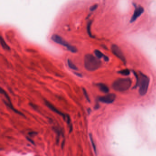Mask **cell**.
I'll list each match as a JSON object with an SVG mask.
<instances>
[{
    "label": "cell",
    "mask_w": 156,
    "mask_h": 156,
    "mask_svg": "<svg viewBox=\"0 0 156 156\" xmlns=\"http://www.w3.org/2000/svg\"><path fill=\"white\" fill-rule=\"evenodd\" d=\"M98 5H97V4H94V5H92V6H91V7H90V10L91 11H92H92H95L97 8H98Z\"/></svg>",
    "instance_id": "obj_18"
},
{
    "label": "cell",
    "mask_w": 156,
    "mask_h": 156,
    "mask_svg": "<svg viewBox=\"0 0 156 156\" xmlns=\"http://www.w3.org/2000/svg\"><path fill=\"white\" fill-rule=\"evenodd\" d=\"M132 84L130 78H118L112 83V87L115 91L118 92H123L130 89Z\"/></svg>",
    "instance_id": "obj_2"
},
{
    "label": "cell",
    "mask_w": 156,
    "mask_h": 156,
    "mask_svg": "<svg viewBox=\"0 0 156 156\" xmlns=\"http://www.w3.org/2000/svg\"><path fill=\"white\" fill-rule=\"evenodd\" d=\"M67 64L68 66L71 69L75 71H77L78 70V67L76 66V65L72 62L71 60H70V59H68L67 60Z\"/></svg>",
    "instance_id": "obj_12"
},
{
    "label": "cell",
    "mask_w": 156,
    "mask_h": 156,
    "mask_svg": "<svg viewBox=\"0 0 156 156\" xmlns=\"http://www.w3.org/2000/svg\"><path fill=\"white\" fill-rule=\"evenodd\" d=\"M89 137H90V141H91V144L92 145V147L93 148V150L94 151V152L95 153V154L96 155H97V148H96V147L95 145V144L94 142L93 138H92V135L91 134H89Z\"/></svg>",
    "instance_id": "obj_14"
},
{
    "label": "cell",
    "mask_w": 156,
    "mask_h": 156,
    "mask_svg": "<svg viewBox=\"0 0 156 156\" xmlns=\"http://www.w3.org/2000/svg\"><path fill=\"white\" fill-rule=\"evenodd\" d=\"M113 54L117 58L119 59L124 64L126 63V60L121 49L117 45H112L111 47Z\"/></svg>",
    "instance_id": "obj_6"
},
{
    "label": "cell",
    "mask_w": 156,
    "mask_h": 156,
    "mask_svg": "<svg viewBox=\"0 0 156 156\" xmlns=\"http://www.w3.org/2000/svg\"><path fill=\"white\" fill-rule=\"evenodd\" d=\"M74 74H75L78 77H80V78H82V77H83L82 75L81 74H80V73H78V72H75Z\"/></svg>",
    "instance_id": "obj_20"
},
{
    "label": "cell",
    "mask_w": 156,
    "mask_h": 156,
    "mask_svg": "<svg viewBox=\"0 0 156 156\" xmlns=\"http://www.w3.org/2000/svg\"><path fill=\"white\" fill-rule=\"evenodd\" d=\"M137 85L139 86V93L143 96L147 92L150 83V79L147 75L142 73H140V77L137 76Z\"/></svg>",
    "instance_id": "obj_3"
},
{
    "label": "cell",
    "mask_w": 156,
    "mask_h": 156,
    "mask_svg": "<svg viewBox=\"0 0 156 156\" xmlns=\"http://www.w3.org/2000/svg\"><path fill=\"white\" fill-rule=\"evenodd\" d=\"M144 12V9L143 7H138L135 11L131 18L130 22L133 23L135 22L138 18H139L143 14Z\"/></svg>",
    "instance_id": "obj_8"
},
{
    "label": "cell",
    "mask_w": 156,
    "mask_h": 156,
    "mask_svg": "<svg viewBox=\"0 0 156 156\" xmlns=\"http://www.w3.org/2000/svg\"><path fill=\"white\" fill-rule=\"evenodd\" d=\"M91 109H90V108H89L88 110H87V113H88V115H89L90 114V113H91Z\"/></svg>",
    "instance_id": "obj_22"
},
{
    "label": "cell",
    "mask_w": 156,
    "mask_h": 156,
    "mask_svg": "<svg viewBox=\"0 0 156 156\" xmlns=\"http://www.w3.org/2000/svg\"><path fill=\"white\" fill-rule=\"evenodd\" d=\"M0 45L3 48V49L7 50H10V48L9 46H8L6 43L5 40L2 38V36L0 37Z\"/></svg>",
    "instance_id": "obj_11"
},
{
    "label": "cell",
    "mask_w": 156,
    "mask_h": 156,
    "mask_svg": "<svg viewBox=\"0 0 156 156\" xmlns=\"http://www.w3.org/2000/svg\"><path fill=\"white\" fill-rule=\"evenodd\" d=\"M119 73L124 76H128L130 74V71L128 69H124L119 72Z\"/></svg>",
    "instance_id": "obj_15"
},
{
    "label": "cell",
    "mask_w": 156,
    "mask_h": 156,
    "mask_svg": "<svg viewBox=\"0 0 156 156\" xmlns=\"http://www.w3.org/2000/svg\"><path fill=\"white\" fill-rule=\"evenodd\" d=\"M28 134L29 136H31V137H33L35 135H36L37 134V133L36 132H34V131H32V132H30L29 133H28Z\"/></svg>",
    "instance_id": "obj_19"
},
{
    "label": "cell",
    "mask_w": 156,
    "mask_h": 156,
    "mask_svg": "<svg viewBox=\"0 0 156 156\" xmlns=\"http://www.w3.org/2000/svg\"><path fill=\"white\" fill-rule=\"evenodd\" d=\"M27 140H28L29 142H30L31 143H32V144H33V145H34V142H33V141L32 140H31L30 138H28V137H27Z\"/></svg>",
    "instance_id": "obj_21"
},
{
    "label": "cell",
    "mask_w": 156,
    "mask_h": 156,
    "mask_svg": "<svg viewBox=\"0 0 156 156\" xmlns=\"http://www.w3.org/2000/svg\"><path fill=\"white\" fill-rule=\"evenodd\" d=\"M3 102L5 103V104H6L7 107H8L11 110H12L15 113H16L17 114H18V115H19L22 116H24V115L22 112H20L19 111L16 110L13 107V104H12V103L11 102H7V101L6 102L5 101H4Z\"/></svg>",
    "instance_id": "obj_10"
},
{
    "label": "cell",
    "mask_w": 156,
    "mask_h": 156,
    "mask_svg": "<svg viewBox=\"0 0 156 156\" xmlns=\"http://www.w3.org/2000/svg\"><path fill=\"white\" fill-rule=\"evenodd\" d=\"M98 87L99 88V90L101 91L102 92L107 94L108 93L110 92V89L109 87L106 85L102 83H99L97 84Z\"/></svg>",
    "instance_id": "obj_9"
},
{
    "label": "cell",
    "mask_w": 156,
    "mask_h": 156,
    "mask_svg": "<svg viewBox=\"0 0 156 156\" xmlns=\"http://www.w3.org/2000/svg\"><path fill=\"white\" fill-rule=\"evenodd\" d=\"M116 98V96L115 93H107L105 95L100 97L98 100L103 103L110 104L115 100Z\"/></svg>",
    "instance_id": "obj_7"
},
{
    "label": "cell",
    "mask_w": 156,
    "mask_h": 156,
    "mask_svg": "<svg viewBox=\"0 0 156 156\" xmlns=\"http://www.w3.org/2000/svg\"><path fill=\"white\" fill-rule=\"evenodd\" d=\"M83 94L84 95L85 97L86 98V99L87 100V101L89 102V103H90V98H89V97L87 94V92L86 91V90L83 88Z\"/></svg>",
    "instance_id": "obj_17"
},
{
    "label": "cell",
    "mask_w": 156,
    "mask_h": 156,
    "mask_svg": "<svg viewBox=\"0 0 156 156\" xmlns=\"http://www.w3.org/2000/svg\"><path fill=\"white\" fill-rule=\"evenodd\" d=\"M45 103L46 105L49 108H50L52 111L57 114L58 115H61L62 117L63 118V119H64V120L65 121V122H67V123L69 126L70 132H71L73 129V127H72V125L71 124V119H70V116L69 115H65V114L63 113L62 112H61V111L59 110L57 108H56L53 104H51L50 103L49 101H48L47 100H45Z\"/></svg>",
    "instance_id": "obj_5"
},
{
    "label": "cell",
    "mask_w": 156,
    "mask_h": 156,
    "mask_svg": "<svg viewBox=\"0 0 156 156\" xmlns=\"http://www.w3.org/2000/svg\"><path fill=\"white\" fill-rule=\"evenodd\" d=\"M85 69L89 72H94L98 69L102 65L100 59L91 54H87L84 60Z\"/></svg>",
    "instance_id": "obj_1"
},
{
    "label": "cell",
    "mask_w": 156,
    "mask_h": 156,
    "mask_svg": "<svg viewBox=\"0 0 156 156\" xmlns=\"http://www.w3.org/2000/svg\"><path fill=\"white\" fill-rule=\"evenodd\" d=\"M91 24H92V22L90 21L88 22L87 25V32L88 34V35L92 37V35L91 33Z\"/></svg>",
    "instance_id": "obj_16"
},
{
    "label": "cell",
    "mask_w": 156,
    "mask_h": 156,
    "mask_svg": "<svg viewBox=\"0 0 156 156\" xmlns=\"http://www.w3.org/2000/svg\"><path fill=\"white\" fill-rule=\"evenodd\" d=\"M94 54L95 55V56L98 57V58H104V57L105 56V55H104V54L102 52H101L100 50H96L94 51Z\"/></svg>",
    "instance_id": "obj_13"
},
{
    "label": "cell",
    "mask_w": 156,
    "mask_h": 156,
    "mask_svg": "<svg viewBox=\"0 0 156 156\" xmlns=\"http://www.w3.org/2000/svg\"><path fill=\"white\" fill-rule=\"evenodd\" d=\"M51 38L54 42L61 46H63L64 47H66L67 50L72 53H75L77 52L78 51L77 49L75 47L72 46L70 44H69L67 41H66L65 40L63 39L60 35H58L57 34H54L51 36Z\"/></svg>",
    "instance_id": "obj_4"
}]
</instances>
